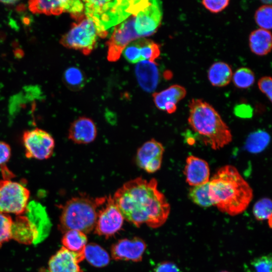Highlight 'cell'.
Wrapping results in <instances>:
<instances>
[{
	"label": "cell",
	"mask_w": 272,
	"mask_h": 272,
	"mask_svg": "<svg viewBox=\"0 0 272 272\" xmlns=\"http://www.w3.org/2000/svg\"><path fill=\"white\" fill-rule=\"evenodd\" d=\"M112 197L124 219L138 227L146 224L159 228L170 214V205L158 190L155 178L137 177L128 181Z\"/></svg>",
	"instance_id": "cell-1"
},
{
	"label": "cell",
	"mask_w": 272,
	"mask_h": 272,
	"mask_svg": "<svg viewBox=\"0 0 272 272\" xmlns=\"http://www.w3.org/2000/svg\"><path fill=\"white\" fill-rule=\"evenodd\" d=\"M209 196L219 210L230 216L242 213L253 197V190L232 165L220 168L209 182Z\"/></svg>",
	"instance_id": "cell-2"
},
{
	"label": "cell",
	"mask_w": 272,
	"mask_h": 272,
	"mask_svg": "<svg viewBox=\"0 0 272 272\" xmlns=\"http://www.w3.org/2000/svg\"><path fill=\"white\" fill-rule=\"evenodd\" d=\"M188 108V122L206 145L217 150L231 142L232 135L229 127L211 104L193 98L190 101Z\"/></svg>",
	"instance_id": "cell-3"
},
{
	"label": "cell",
	"mask_w": 272,
	"mask_h": 272,
	"mask_svg": "<svg viewBox=\"0 0 272 272\" xmlns=\"http://www.w3.org/2000/svg\"><path fill=\"white\" fill-rule=\"evenodd\" d=\"M85 16L95 24L99 37L106 30L118 24L146 6L149 1H84Z\"/></svg>",
	"instance_id": "cell-4"
},
{
	"label": "cell",
	"mask_w": 272,
	"mask_h": 272,
	"mask_svg": "<svg viewBox=\"0 0 272 272\" xmlns=\"http://www.w3.org/2000/svg\"><path fill=\"white\" fill-rule=\"evenodd\" d=\"M107 196L91 197L86 194L71 198L61 206L59 228L63 232L70 230L85 234L94 229L98 211Z\"/></svg>",
	"instance_id": "cell-5"
},
{
	"label": "cell",
	"mask_w": 272,
	"mask_h": 272,
	"mask_svg": "<svg viewBox=\"0 0 272 272\" xmlns=\"http://www.w3.org/2000/svg\"><path fill=\"white\" fill-rule=\"evenodd\" d=\"M98 36L95 24L85 16L73 23L70 30L62 36L60 43L65 47L88 55L94 48Z\"/></svg>",
	"instance_id": "cell-6"
},
{
	"label": "cell",
	"mask_w": 272,
	"mask_h": 272,
	"mask_svg": "<svg viewBox=\"0 0 272 272\" xmlns=\"http://www.w3.org/2000/svg\"><path fill=\"white\" fill-rule=\"evenodd\" d=\"M30 191L22 184L11 179L0 180V212L23 215L29 202Z\"/></svg>",
	"instance_id": "cell-7"
},
{
	"label": "cell",
	"mask_w": 272,
	"mask_h": 272,
	"mask_svg": "<svg viewBox=\"0 0 272 272\" xmlns=\"http://www.w3.org/2000/svg\"><path fill=\"white\" fill-rule=\"evenodd\" d=\"M25 154L27 158L46 160L53 154L55 141L47 131L35 128L26 130L22 135Z\"/></svg>",
	"instance_id": "cell-8"
},
{
	"label": "cell",
	"mask_w": 272,
	"mask_h": 272,
	"mask_svg": "<svg viewBox=\"0 0 272 272\" xmlns=\"http://www.w3.org/2000/svg\"><path fill=\"white\" fill-rule=\"evenodd\" d=\"M124 220L112 197L108 196L98 211L94 232L99 236L110 237L120 230Z\"/></svg>",
	"instance_id": "cell-9"
},
{
	"label": "cell",
	"mask_w": 272,
	"mask_h": 272,
	"mask_svg": "<svg viewBox=\"0 0 272 272\" xmlns=\"http://www.w3.org/2000/svg\"><path fill=\"white\" fill-rule=\"evenodd\" d=\"M134 21L135 15H132L115 27L107 42V59L109 61H117L125 47L132 41L140 38L134 29Z\"/></svg>",
	"instance_id": "cell-10"
},
{
	"label": "cell",
	"mask_w": 272,
	"mask_h": 272,
	"mask_svg": "<svg viewBox=\"0 0 272 272\" xmlns=\"http://www.w3.org/2000/svg\"><path fill=\"white\" fill-rule=\"evenodd\" d=\"M162 15L161 2L149 1L148 4L135 15L134 27L139 37L155 33L161 24Z\"/></svg>",
	"instance_id": "cell-11"
},
{
	"label": "cell",
	"mask_w": 272,
	"mask_h": 272,
	"mask_svg": "<svg viewBox=\"0 0 272 272\" xmlns=\"http://www.w3.org/2000/svg\"><path fill=\"white\" fill-rule=\"evenodd\" d=\"M164 148L155 139L144 143L137 150L135 163L139 168L149 173L157 172L161 167Z\"/></svg>",
	"instance_id": "cell-12"
},
{
	"label": "cell",
	"mask_w": 272,
	"mask_h": 272,
	"mask_svg": "<svg viewBox=\"0 0 272 272\" xmlns=\"http://www.w3.org/2000/svg\"><path fill=\"white\" fill-rule=\"evenodd\" d=\"M146 247L145 242L139 237L121 239L112 245L111 257L115 260L141 261Z\"/></svg>",
	"instance_id": "cell-13"
},
{
	"label": "cell",
	"mask_w": 272,
	"mask_h": 272,
	"mask_svg": "<svg viewBox=\"0 0 272 272\" xmlns=\"http://www.w3.org/2000/svg\"><path fill=\"white\" fill-rule=\"evenodd\" d=\"M85 259L84 253L71 252L62 247L50 258L49 272H84L79 263Z\"/></svg>",
	"instance_id": "cell-14"
},
{
	"label": "cell",
	"mask_w": 272,
	"mask_h": 272,
	"mask_svg": "<svg viewBox=\"0 0 272 272\" xmlns=\"http://www.w3.org/2000/svg\"><path fill=\"white\" fill-rule=\"evenodd\" d=\"M35 229L37 239L36 244L43 241L49 234L51 223L45 208L39 202L32 200L28 202L23 214Z\"/></svg>",
	"instance_id": "cell-15"
},
{
	"label": "cell",
	"mask_w": 272,
	"mask_h": 272,
	"mask_svg": "<svg viewBox=\"0 0 272 272\" xmlns=\"http://www.w3.org/2000/svg\"><path fill=\"white\" fill-rule=\"evenodd\" d=\"M97 134V127L94 121L84 116L74 120L68 131V138L77 144H90L95 140Z\"/></svg>",
	"instance_id": "cell-16"
},
{
	"label": "cell",
	"mask_w": 272,
	"mask_h": 272,
	"mask_svg": "<svg viewBox=\"0 0 272 272\" xmlns=\"http://www.w3.org/2000/svg\"><path fill=\"white\" fill-rule=\"evenodd\" d=\"M184 173L186 181L192 186L207 183L210 180L208 163L205 160L193 155L187 158Z\"/></svg>",
	"instance_id": "cell-17"
},
{
	"label": "cell",
	"mask_w": 272,
	"mask_h": 272,
	"mask_svg": "<svg viewBox=\"0 0 272 272\" xmlns=\"http://www.w3.org/2000/svg\"><path fill=\"white\" fill-rule=\"evenodd\" d=\"M186 95V89L182 86L173 85L159 92L153 94L156 106L169 114L175 112L177 104Z\"/></svg>",
	"instance_id": "cell-18"
},
{
	"label": "cell",
	"mask_w": 272,
	"mask_h": 272,
	"mask_svg": "<svg viewBox=\"0 0 272 272\" xmlns=\"http://www.w3.org/2000/svg\"><path fill=\"white\" fill-rule=\"evenodd\" d=\"M135 74L141 87L146 92L151 93L156 89L159 81V71L155 62L143 60L138 62Z\"/></svg>",
	"instance_id": "cell-19"
},
{
	"label": "cell",
	"mask_w": 272,
	"mask_h": 272,
	"mask_svg": "<svg viewBox=\"0 0 272 272\" xmlns=\"http://www.w3.org/2000/svg\"><path fill=\"white\" fill-rule=\"evenodd\" d=\"M11 238L23 244H36L37 233L31 222L24 215L17 216L13 220Z\"/></svg>",
	"instance_id": "cell-20"
},
{
	"label": "cell",
	"mask_w": 272,
	"mask_h": 272,
	"mask_svg": "<svg viewBox=\"0 0 272 272\" xmlns=\"http://www.w3.org/2000/svg\"><path fill=\"white\" fill-rule=\"evenodd\" d=\"M249 45L253 53L259 56L267 54L272 46L270 32L261 28L253 31L249 35Z\"/></svg>",
	"instance_id": "cell-21"
},
{
	"label": "cell",
	"mask_w": 272,
	"mask_h": 272,
	"mask_svg": "<svg viewBox=\"0 0 272 272\" xmlns=\"http://www.w3.org/2000/svg\"><path fill=\"white\" fill-rule=\"evenodd\" d=\"M233 73L231 66L223 61L213 63L208 71V78L211 84L215 87H221L231 82Z\"/></svg>",
	"instance_id": "cell-22"
},
{
	"label": "cell",
	"mask_w": 272,
	"mask_h": 272,
	"mask_svg": "<svg viewBox=\"0 0 272 272\" xmlns=\"http://www.w3.org/2000/svg\"><path fill=\"white\" fill-rule=\"evenodd\" d=\"M63 233L61 241L63 247L74 253H84L88 241L85 233L76 230H68Z\"/></svg>",
	"instance_id": "cell-23"
},
{
	"label": "cell",
	"mask_w": 272,
	"mask_h": 272,
	"mask_svg": "<svg viewBox=\"0 0 272 272\" xmlns=\"http://www.w3.org/2000/svg\"><path fill=\"white\" fill-rule=\"evenodd\" d=\"M85 259L92 266L103 267L107 266L110 260L108 253L100 245L90 243L84 250Z\"/></svg>",
	"instance_id": "cell-24"
},
{
	"label": "cell",
	"mask_w": 272,
	"mask_h": 272,
	"mask_svg": "<svg viewBox=\"0 0 272 272\" xmlns=\"http://www.w3.org/2000/svg\"><path fill=\"white\" fill-rule=\"evenodd\" d=\"M62 0H34L28 2L30 11L34 14H44L47 15H59L62 12Z\"/></svg>",
	"instance_id": "cell-25"
},
{
	"label": "cell",
	"mask_w": 272,
	"mask_h": 272,
	"mask_svg": "<svg viewBox=\"0 0 272 272\" xmlns=\"http://www.w3.org/2000/svg\"><path fill=\"white\" fill-rule=\"evenodd\" d=\"M269 141V134L265 131L258 130L248 135L245 142V149L251 153H259L266 148Z\"/></svg>",
	"instance_id": "cell-26"
},
{
	"label": "cell",
	"mask_w": 272,
	"mask_h": 272,
	"mask_svg": "<svg viewBox=\"0 0 272 272\" xmlns=\"http://www.w3.org/2000/svg\"><path fill=\"white\" fill-rule=\"evenodd\" d=\"M63 79L68 88L74 91L82 89L86 83V78L83 71L79 68L72 66L64 72Z\"/></svg>",
	"instance_id": "cell-27"
},
{
	"label": "cell",
	"mask_w": 272,
	"mask_h": 272,
	"mask_svg": "<svg viewBox=\"0 0 272 272\" xmlns=\"http://www.w3.org/2000/svg\"><path fill=\"white\" fill-rule=\"evenodd\" d=\"M209 182L192 186L189 191V198L197 206L205 208L213 206L209 196Z\"/></svg>",
	"instance_id": "cell-28"
},
{
	"label": "cell",
	"mask_w": 272,
	"mask_h": 272,
	"mask_svg": "<svg viewBox=\"0 0 272 272\" xmlns=\"http://www.w3.org/2000/svg\"><path fill=\"white\" fill-rule=\"evenodd\" d=\"M271 254L262 255L244 264V272H271Z\"/></svg>",
	"instance_id": "cell-29"
},
{
	"label": "cell",
	"mask_w": 272,
	"mask_h": 272,
	"mask_svg": "<svg viewBox=\"0 0 272 272\" xmlns=\"http://www.w3.org/2000/svg\"><path fill=\"white\" fill-rule=\"evenodd\" d=\"M140 53L142 61L154 62L160 54V45L155 42L145 38H139Z\"/></svg>",
	"instance_id": "cell-30"
},
{
	"label": "cell",
	"mask_w": 272,
	"mask_h": 272,
	"mask_svg": "<svg viewBox=\"0 0 272 272\" xmlns=\"http://www.w3.org/2000/svg\"><path fill=\"white\" fill-rule=\"evenodd\" d=\"M271 200L269 198L264 197L257 201L254 205L253 214L258 221L268 220L269 227L271 225Z\"/></svg>",
	"instance_id": "cell-31"
},
{
	"label": "cell",
	"mask_w": 272,
	"mask_h": 272,
	"mask_svg": "<svg viewBox=\"0 0 272 272\" xmlns=\"http://www.w3.org/2000/svg\"><path fill=\"white\" fill-rule=\"evenodd\" d=\"M232 81L234 85L240 89H246L251 86L255 81L254 74L250 69L242 67L237 69L233 74Z\"/></svg>",
	"instance_id": "cell-32"
},
{
	"label": "cell",
	"mask_w": 272,
	"mask_h": 272,
	"mask_svg": "<svg viewBox=\"0 0 272 272\" xmlns=\"http://www.w3.org/2000/svg\"><path fill=\"white\" fill-rule=\"evenodd\" d=\"M254 19L261 29L269 30L272 27V7L270 5H263L255 12Z\"/></svg>",
	"instance_id": "cell-33"
},
{
	"label": "cell",
	"mask_w": 272,
	"mask_h": 272,
	"mask_svg": "<svg viewBox=\"0 0 272 272\" xmlns=\"http://www.w3.org/2000/svg\"><path fill=\"white\" fill-rule=\"evenodd\" d=\"M62 8L63 12L70 14L71 16L78 21L85 17L84 14V4L79 0H62Z\"/></svg>",
	"instance_id": "cell-34"
},
{
	"label": "cell",
	"mask_w": 272,
	"mask_h": 272,
	"mask_svg": "<svg viewBox=\"0 0 272 272\" xmlns=\"http://www.w3.org/2000/svg\"><path fill=\"white\" fill-rule=\"evenodd\" d=\"M13 220L9 215L0 212V246L11 238Z\"/></svg>",
	"instance_id": "cell-35"
},
{
	"label": "cell",
	"mask_w": 272,
	"mask_h": 272,
	"mask_svg": "<svg viewBox=\"0 0 272 272\" xmlns=\"http://www.w3.org/2000/svg\"><path fill=\"white\" fill-rule=\"evenodd\" d=\"M122 54L129 62L134 63L141 61L139 39L129 43L122 51Z\"/></svg>",
	"instance_id": "cell-36"
},
{
	"label": "cell",
	"mask_w": 272,
	"mask_h": 272,
	"mask_svg": "<svg viewBox=\"0 0 272 272\" xmlns=\"http://www.w3.org/2000/svg\"><path fill=\"white\" fill-rule=\"evenodd\" d=\"M229 0H203L201 1L204 7L213 13H218L224 10L229 4Z\"/></svg>",
	"instance_id": "cell-37"
},
{
	"label": "cell",
	"mask_w": 272,
	"mask_h": 272,
	"mask_svg": "<svg viewBox=\"0 0 272 272\" xmlns=\"http://www.w3.org/2000/svg\"><path fill=\"white\" fill-rule=\"evenodd\" d=\"M258 87L260 91L264 94L271 101L272 98V80L269 76L261 78L258 82Z\"/></svg>",
	"instance_id": "cell-38"
},
{
	"label": "cell",
	"mask_w": 272,
	"mask_h": 272,
	"mask_svg": "<svg viewBox=\"0 0 272 272\" xmlns=\"http://www.w3.org/2000/svg\"><path fill=\"white\" fill-rule=\"evenodd\" d=\"M11 156V148L7 143L0 141V166L3 167Z\"/></svg>",
	"instance_id": "cell-39"
},
{
	"label": "cell",
	"mask_w": 272,
	"mask_h": 272,
	"mask_svg": "<svg viewBox=\"0 0 272 272\" xmlns=\"http://www.w3.org/2000/svg\"><path fill=\"white\" fill-rule=\"evenodd\" d=\"M155 272H183L174 263L164 261L158 263L156 266Z\"/></svg>",
	"instance_id": "cell-40"
},
{
	"label": "cell",
	"mask_w": 272,
	"mask_h": 272,
	"mask_svg": "<svg viewBox=\"0 0 272 272\" xmlns=\"http://www.w3.org/2000/svg\"><path fill=\"white\" fill-rule=\"evenodd\" d=\"M0 2L3 3V4L12 5H15L16 4V3H18V1H1Z\"/></svg>",
	"instance_id": "cell-41"
},
{
	"label": "cell",
	"mask_w": 272,
	"mask_h": 272,
	"mask_svg": "<svg viewBox=\"0 0 272 272\" xmlns=\"http://www.w3.org/2000/svg\"><path fill=\"white\" fill-rule=\"evenodd\" d=\"M220 272H229V271H226V270H223V271H220Z\"/></svg>",
	"instance_id": "cell-42"
}]
</instances>
